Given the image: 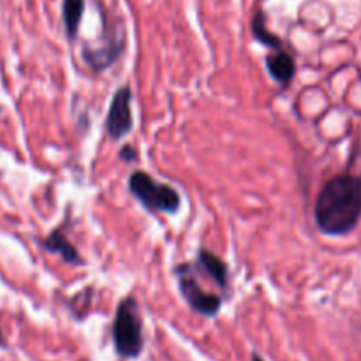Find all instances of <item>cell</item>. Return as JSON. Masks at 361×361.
<instances>
[{"instance_id":"1","label":"cell","mask_w":361,"mask_h":361,"mask_svg":"<svg viewBox=\"0 0 361 361\" xmlns=\"http://www.w3.org/2000/svg\"><path fill=\"white\" fill-rule=\"evenodd\" d=\"M314 217L324 235H349L361 219V176L344 173L328 180L317 194Z\"/></svg>"},{"instance_id":"2","label":"cell","mask_w":361,"mask_h":361,"mask_svg":"<svg viewBox=\"0 0 361 361\" xmlns=\"http://www.w3.org/2000/svg\"><path fill=\"white\" fill-rule=\"evenodd\" d=\"M113 342L116 353L123 358H137L141 355L143 328H141L140 307L134 298H126L118 305L113 323Z\"/></svg>"},{"instance_id":"3","label":"cell","mask_w":361,"mask_h":361,"mask_svg":"<svg viewBox=\"0 0 361 361\" xmlns=\"http://www.w3.org/2000/svg\"><path fill=\"white\" fill-rule=\"evenodd\" d=\"M129 189L133 196L150 212L176 214L180 208V196L173 187L159 183L145 171H134L129 176Z\"/></svg>"},{"instance_id":"4","label":"cell","mask_w":361,"mask_h":361,"mask_svg":"<svg viewBox=\"0 0 361 361\" xmlns=\"http://www.w3.org/2000/svg\"><path fill=\"white\" fill-rule=\"evenodd\" d=\"M175 274L178 275L180 293H182L183 300L189 303L190 309L207 317L215 316V314L221 310V298L201 289L200 282H197L196 279H194V275L190 274L189 264L178 267L175 270Z\"/></svg>"},{"instance_id":"5","label":"cell","mask_w":361,"mask_h":361,"mask_svg":"<svg viewBox=\"0 0 361 361\" xmlns=\"http://www.w3.org/2000/svg\"><path fill=\"white\" fill-rule=\"evenodd\" d=\"M130 88L122 87L115 92L106 116V130L113 140L127 136L133 129V111H130Z\"/></svg>"},{"instance_id":"6","label":"cell","mask_w":361,"mask_h":361,"mask_svg":"<svg viewBox=\"0 0 361 361\" xmlns=\"http://www.w3.org/2000/svg\"><path fill=\"white\" fill-rule=\"evenodd\" d=\"M267 69L270 76L274 78L277 83L288 87L289 81L295 76V60L289 53L286 51H275L274 55L267 56Z\"/></svg>"},{"instance_id":"7","label":"cell","mask_w":361,"mask_h":361,"mask_svg":"<svg viewBox=\"0 0 361 361\" xmlns=\"http://www.w3.org/2000/svg\"><path fill=\"white\" fill-rule=\"evenodd\" d=\"M41 245L44 247L48 252L59 254L67 264H83V259H81L80 254H78L76 247H74L60 231H53L48 238L42 240Z\"/></svg>"},{"instance_id":"8","label":"cell","mask_w":361,"mask_h":361,"mask_svg":"<svg viewBox=\"0 0 361 361\" xmlns=\"http://www.w3.org/2000/svg\"><path fill=\"white\" fill-rule=\"evenodd\" d=\"M197 264L210 275L212 279L215 281V284L219 288L226 289L228 288V282H229V274H228V267H226L224 261L221 257L215 256L214 252L210 250H201L197 254Z\"/></svg>"},{"instance_id":"9","label":"cell","mask_w":361,"mask_h":361,"mask_svg":"<svg viewBox=\"0 0 361 361\" xmlns=\"http://www.w3.org/2000/svg\"><path fill=\"white\" fill-rule=\"evenodd\" d=\"M83 9L85 0H63V25H66V32L71 39L76 37L81 16H83Z\"/></svg>"},{"instance_id":"10","label":"cell","mask_w":361,"mask_h":361,"mask_svg":"<svg viewBox=\"0 0 361 361\" xmlns=\"http://www.w3.org/2000/svg\"><path fill=\"white\" fill-rule=\"evenodd\" d=\"M118 53H120V46L99 49V51H90V49H87V51H85V62H87L94 71H102L106 69V67H108L116 56H118Z\"/></svg>"},{"instance_id":"11","label":"cell","mask_w":361,"mask_h":361,"mask_svg":"<svg viewBox=\"0 0 361 361\" xmlns=\"http://www.w3.org/2000/svg\"><path fill=\"white\" fill-rule=\"evenodd\" d=\"M252 34L254 37L259 39L263 44H267L268 48H281V39L277 35L270 34L268 28L264 27V20H263V14L257 13L252 20Z\"/></svg>"},{"instance_id":"12","label":"cell","mask_w":361,"mask_h":361,"mask_svg":"<svg viewBox=\"0 0 361 361\" xmlns=\"http://www.w3.org/2000/svg\"><path fill=\"white\" fill-rule=\"evenodd\" d=\"M120 157H122L126 162H134L137 159V154L133 147L127 145V147H123L122 150H120Z\"/></svg>"},{"instance_id":"13","label":"cell","mask_w":361,"mask_h":361,"mask_svg":"<svg viewBox=\"0 0 361 361\" xmlns=\"http://www.w3.org/2000/svg\"><path fill=\"white\" fill-rule=\"evenodd\" d=\"M252 361H263V360H261L257 355H254V356H252Z\"/></svg>"},{"instance_id":"14","label":"cell","mask_w":361,"mask_h":361,"mask_svg":"<svg viewBox=\"0 0 361 361\" xmlns=\"http://www.w3.org/2000/svg\"><path fill=\"white\" fill-rule=\"evenodd\" d=\"M0 344H2V335H0Z\"/></svg>"}]
</instances>
